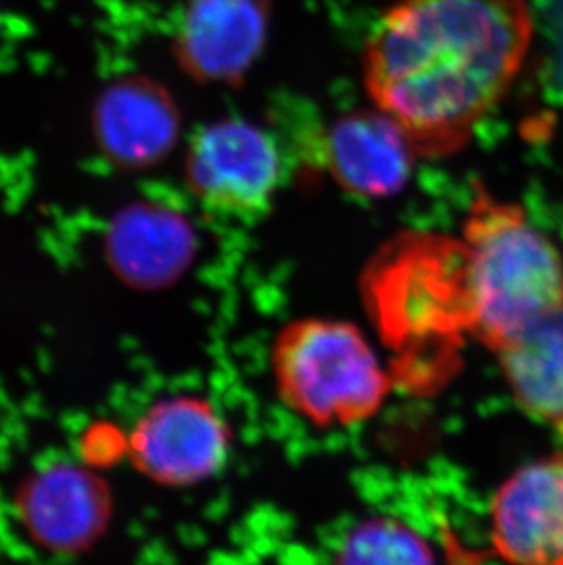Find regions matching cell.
<instances>
[{
	"label": "cell",
	"instance_id": "obj_1",
	"mask_svg": "<svg viewBox=\"0 0 563 565\" xmlns=\"http://www.w3.org/2000/svg\"><path fill=\"white\" fill-rule=\"evenodd\" d=\"M532 33L525 0H394L368 38L364 85L417 158H447L509 94Z\"/></svg>",
	"mask_w": 563,
	"mask_h": 565
},
{
	"label": "cell",
	"instance_id": "obj_2",
	"mask_svg": "<svg viewBox=\"0 0 563 565\" xmlns=\"http://www.w3.org/2000/svg\"><path fill=\"white\" fill-rule=\"evenodd\" d=\"M467 333L495 352L563 305V255L525 209L476 185L461 236Z\"/></svg>",
	"mask_w": 563,
	"mask_h": 565
},
{
	"label": "cell",
	"instance_id": "obj_3",
	"mask_svg": "<svg viewBox=\"0 0 563 565\" xmlns=\"http://www.w3.org/2000/svg\"><path fill=\"white\" fill-rule=\"evenodd\" d=\"M272 370L282 403L315 427H355L378 416L392 379L357 326L297 319L273 342Z\"/></svg>",
	"mask_w": 563,
	"mask_h": 565
},
{
	"label": "cell",
	"instance_id": "obj_4",
	"mask_svg": "<svg viewBox=\"0 0 563 565\" xmlns=\"http://www.w3.org/2000/svg\"><path fill=\"white\" fill-rule=\"evenodd\" d=\"M282 177L284 156L277 138L244 119L208 125L187 150V185L214 213L238 218L266 213Z\"/></svg>",
	"mask_w": 563,
	"mask_h": 565
},
{
	"label": "cell",
	"instance_id": "obj_5",
	"mask_svg": "<svg viewBox=\"0 0 563 565\" xmlns=\"http://www.w3.org/2000/svg\"><path fill=\"white\" fill-rule=\"evenodd\" d=\"M134 461L163 486H196L229 458L231 430L209 401L169 397L150 406L132 434Z\"/></svg>",
	"mask_w": 563,
	"mask_h": 565
},
{
	"label": "cell",
	"instance_id": "obj_6",
	"mask_svg": "<svg viewBox=\"0 0 563 565\" xmlns=\"http://www.w3.org/2000/svg\"><path fill=\"white\" fill-rule=\"evenodd\" d=\"M269 0H185L174 57L198 83L238 85L266 44Z\"/></svg>",
	"mask_w": 563,
	"mask_h": 565
},
{
	"label": "cell",
	"instance_id": "obj_7",
	"mask_svg": "<svg viewBox=\"0 0 563 565\" xmlns=\"http://www.w3.org/2000/svg\"><path fill=\"white\" fill-rule=\"evenodd\" d=\"M490 542L512 564L563 565V450L501 483L490 503Z\"/></svg>",
	"mask_w": 563,
	"mask_h": 565
},
{
	"label": "cell",
	"instance_id": "obj_8",
	"mask_svg": "<svg viewBox=\"0 0 563 565\" xmlns=\"http://www.w3.org/2000/svg\"><path fill=\"white\" fill-rule=\"evenodd\" d=\"M415 158L401 127L378 107L342 114L319 134L315 152L339 188L368 200L403 191Z\"/></svg>",
	"mask_w": 563,
	"mask_h": 565
},
{
	"label": "cell",
	"instance_id": "obj_9",
	"mask_svg": "<svg viewBox=\"0 0 563 565\" xmlns=\"http://www.w3.org/2000/svg\"><path fill=\"white\" fill-rule=\"evenodd\" d=\"M92 130L103 154L123 169H149L180 139L181 114L166 86L145 75L114 81L97 97Z\"/></svg>",
	"mask_w": 563,
	"mask_h": 565
},
{
	"label": "cell",
	"instance_id": "obj_10",
	"mask_svg": "<svg viewBox=\"0 0 563 565\" xmlns=\"http://www.w3.org/2000/svg\"><path fill=\"white\" fill-rule=\"evenodd\" d=\"M21 516L44 547L77 551L102 534L108 494L102 481L79 465L52 463L22 489Z\"/></svg>",
	"mask_w": 563,
	"mask_h": 565
},
{
	"label": "cell",
	"instance_id": "obj_11",
	"mask_svg": "<svg viewBox=\"0 0 563 565\" xmlns=\"http://www.w3.org/2000/svg\"><path fill=\"white\" fill-rule=\"evenodd\" d=\"M194 255L191 224L160 203H134L108 233V258L138 288H166L185 273Z\"/></svg>",
	"mask_w": 563,
	"mask_h": 565
},
{
	"label": "cell",
	"instance_id": "obj_12",
	"mask_svg": "<svg viewBox=\"0 0 563 565\" xmlns=\"http://www.w3.org/2000/svg\"><path fill=\"white\" fill-rule=\"evenodd\" d=\"M492 353L516 405L563 438V305L540 315Z\"/></svg>",
	"mask_w": 563,
	"mask_h": 565
},
{
	"label": "cell",
	"instance_id": "obj_13",
	"mask_svg": "<svg viewBox=\"0 0 563 565\" xmlns=\"http://www.w3.org/2000/svg\"><path fill=\"white\" fill-rule=\"evenodd\" d=\"M339 564H431L434 550L423 534L395 518L364 520L337 547Z\"/></svg>",
	"mask_w": 563,
	"mask_h": 565
}]
</instances>
